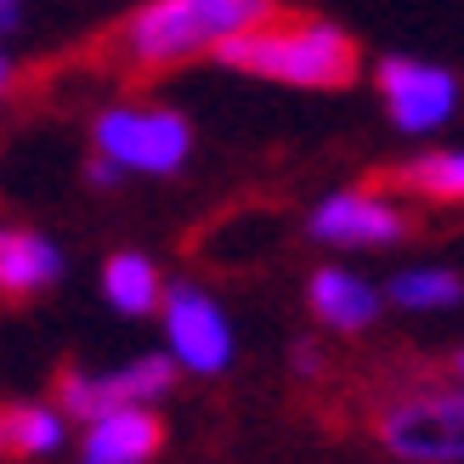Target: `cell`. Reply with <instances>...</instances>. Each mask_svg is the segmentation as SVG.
Wrapping results in <instances>:
<instances>
[{
	"instance_id": "8",
	"label": "cell",
	"mask_w": 464,
	"mask_h": 464,
	"mask_svg": "<svg viewBox=\"0 0 464 464\" xmlns=\"http://www.w3.org/2000/svg\"><path fill=\"white\" fill-rule=\"evenodd\" d=\"M306 232L323 249H391L408 238V210L391 193L374 188H340L323 204H312Z\"/></svg>"
},
{
	"instance_id": "15",
	"label": "cell",
	"mask_w": 464,
	"mask_h": 464,
	"mask_svg": "<svg viewBox=\"0 0 464 464\" xmlns=\"http://www.w3.org/2000/svg\"><path fill=\"white\" fill-rule=\"evenodd\" d=\"M397 181L420 198L436 204H464V148H430L413 153L408 165H397Z\"/></svg>"
},
{
	"instance_id": "9",
	"label": "cell",
	"mask_w": 464,
	"mask_h": 464,
	"mask_svg": "<svg viewBox=\"0 0 464 464\" xmlns=\"http://www.w3.org/2000/svg\"><path fill=\"white\" fill-rule=\"evenodd\" d=\"M165 448L159 408H108L80 425V464H153Z\"/></svg>"
},
{
	"instance_id": "7",
	"label": "cell",
	"mask_w": 464,
	"mask_h": 464,
	"mask_svg": "<svg viewBox=\"0 0 464 464\" xmlns=\"http://www.w3.org/2000/svg\"><path fill=\"white\" fill-rule=\"evenodd\" d=\"M374 91L385 102V120L402 136H436L464 102V85H459L453 68L425 63V57H380Z\"/></svg>"
},
{
	"instance_id": "2",
	"label": "cell",
	"mask_w": 464,
	"mask_h": 464,
	"mask_svg": "<svg viewBox=\"0 0 464 464\" xmlns=\"http://www.w3.org/2000/svg\"><path fill=\"white\" fill-rule=\"evenodd\" d=\"M277 12V0H148L142 12L125 17L120 29V57L130 68H176L188 57L216 52L221 40L255 29Z\"/></svg>"
},
{
	"instance_id": "6",
	"label": "cell",
	"mask_w": 464,
	"mask_h": 464,
	"mask_svg": "<svg viewBox=\"0 0 464 464\" xmlns=\"http://www.w3.org/2000/svg\"><path fill=\"white\" fill-rule=\"evenodd\" d=\"M181 368L165 357V352H142V357H125L120 368H108V374H85V368H68L57 380V408L68 425H91L97 413L108 408H159L176 391Z\"/></svg>"
},
{
	"instance_id": "5",
	"label": "cell",
	"mask_w": 464,
	"mask_h": 464,
	"mask_svg": "<svg viewBox=\"0 0 464 464\" xmlns=\"http://www.w3.org/2000/svg\"><path fill=\"white\" fill-rule=\"evenodd\" d=\"M153 317H159V329H165V357L181 368V374L216 380V374L232 368L238 340H232V317L221 312V300L210 289L176 277V284H165V295H159Z\"/></svg>"
},
{
	"instance_id": "4",
	"label": "cell",
	"mask_w": 464,
	"mask_h": 464,
	"mask_svg": "<svg viewBox=\"0 0 464 464\" xmlns=\"http://www.w3.org/2000/svg\"><path fill=\"white\" fill-rule=\"evenodd\" d=\"M91 153L113 159L125 176H176L193 159V125L176 108L108 102L91 120Z\"/></svg>"
},
{
	"instance_id": "1",
	"label": "cell",
	"mask_w": 464,
	"mask_h": 464,
	"mask_svg": "<svg viewBox=\"0 0 464 464\" xmlns=\"http://www.w3.org/2000/svg\"><path fill=\"white\" fill-rule=\"evenodd\" d=\"M210 57L255 80H277V85H300V91H340L357 80L362 45L329 17H277L272 12L266 23L221 40Z\"/></svg>"
},
{
	"instance_id": "17",
	"label": "cell",
	"mask_w": 464,
	"mask_h": 464,
	"mask_svg": "<svg viewBox=\"0 0 464 464\" xmlns=\"http://www.w3.org/2000/svg\"><path fill=\"white\" fill-rule=\"evenodd\" d=\"M289 362H295V374H300V380H312L317 368H323V357H317V345H312V340H300L295 352H289Z\"/></svg>"
},
{
	"instance_id": "18",
	"label": "cell",
	"mask_w": 464,
	"mask_h": 464,
	"mask_svg": "<svg viewBox=\"0 0 464 464\" xmlns=\"http://www.w3.org/2000/svg\"><path fill=\"white\" fill-rule=\"evenodd\" d=\"M23 23V0H0V34H12Z\"/></svg>"
},
{
	"instance_id": "12",
	"label": "cell",
	"mask_w": 464,
	"mask_h": 464,
	"mask_svg": "<svg viewBox=\"0 0 464 464\" xmlns=\"http://www.w3.org/2000/svg\"><path fill=\"white\" fill-rule=\"evenodd\" d=\"M159 295H165V272L153 266V255L142 249H113L102 261V300L120 317H153Z\"/></svg>"
},
{
	"instance_id": "19",
	"label": "cell",
	"mask_w": 464,
	"mask_h": 464,
	"mask_svg": "<svg viewBox=\"0 0 464 464\" xmlns=\"http://www.w3.org/2000/svg\"><path fill=\"white\" fill-rule=\"evenodd\" d=\"M12 91V52H6V40H0V97Z\"/></svg>"
},
{
	"instance_id": "10",
	"label": "cell",
	"mask_w": 464,
	"mask_h": 464,
	"mask_svg": "<svg viewBox=\"0 0 464 464\" xmlns=\"http://www.w3.org/2000/svg\"><path fill=\"white\" fill-rule=\"evenodd\" d=\"M306 306L329 334H368L385 312V295H380V284L357 277L352 266H317L306 284Z\"/></svg>"
},
{
	"instance_id": "16",
	"label": "cell",
	"mask_w": 464,
	"mask_h": 464,
	"mask_svg": "<svg viewBox=\"0 0 464 464\" xmlns=\"http://www.w3.org/2000/svg\"><path fill=\"white\" fill-rule=\"evenodd\" d=\"M85 181H91V188H97V193H108V188H120V181H125V170L113 165V159L91 153V159H85Z\"/></svg>"
},
{
	"instance_id": "14",
	"label": "cell",
	"mask_w": 464,
	"mask_h": 464,
	"mask_svg": "<svg viewBox=\"0 0 464 464\" xmlns=\"http://www.w3.org/2000/svg\"><path fill=\"white\" fill-rule=\"evenodd\" d=\"M385 306L397 312H448L464 300V277L453 266H408L397 277H385Z\"/></svg>"
},
{
	"instance_id": "20",
	"label": "cell",
	"mask_w": 464,
	"mask_h": 464,
	"mask_svg": "<svg viewBox=\"0 0 464 464\" xmlns=\"http://www.w3.org/2000/svg\"><path fill=\"white\" fill-rule=\"evenodd\" d=\"M448 380H453V385H464V345H459V352L448 357Z\"/></svg>"
},
{
	"instance_id": "11",
	"label": "cell",
	"mask_w": 464,
	"mask_h": 464,
	"mask_svg": "<svg viewBox=\"0 0 464 464\" xmlns=\"http://www.w3.org/2000/svg\"><path fill=\"white\" fill-rule=\"evenodd\" d=\"M63 249L34 227H0V300H34L63 284Z\"/></svg>"
},
{
	"instance_id": "13",
	"label": "cell",
	"mask_w": 464,
	"mask_h": 464,
	"mask_svg": "<svg viewBox=\"0 0 464 464\" xmlns=\"http://www.w3.org/2000/svg\"><path fill=\"white\" fill-rule=\"evenodd\" d=\"M68 448V420L57 402H12L0 408V453L17 459H57Z\"/></svg>"
},
{
	"instance_id": "3",
	"label": "cell",
	"mask_w": 464,
	"mask_h": 464,
	"mask_svg": "<svg viewBox=\"0 0 464 464\" xmlns=\"http://www.w3.org/2000/svg\"><path fill=\"white\" fill-rule=\"evenodd\" d=\"M374 442L391 464H464V385H408L374 408Z\"/></svg>"
}]
</instances>
